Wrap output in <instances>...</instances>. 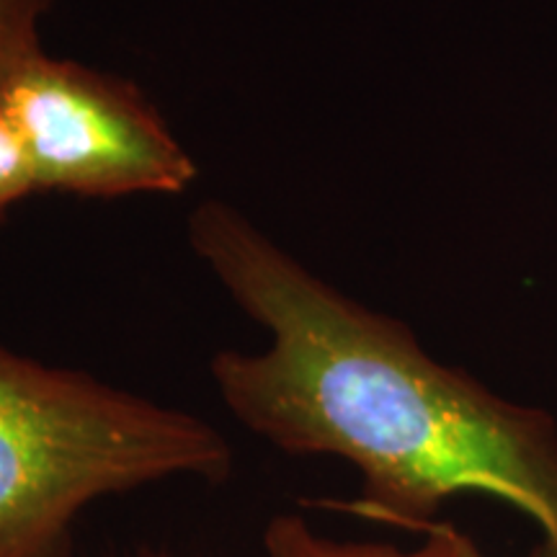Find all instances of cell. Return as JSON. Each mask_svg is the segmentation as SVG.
Instances as JSON below:
<instances>
[{
  "mask_svg": "<svg viewBox=\"0 0 557 557\" xmlns=\"http://www.w3.org/2000/svg\"><path fill=\"white\" fill-rule=\"evenodd\" d=\"M189 240L263 351L209 361L250 434L295 457H338L361 478L359 517L426 532L459 496L513 506L557 553V423L423 351L400 320L331 287L240 209L201 201Z\"/></svg>",
  "mask_w": 557,
  "mask_h": 557,
  "instance_id": "cell-1",
  "label": "cell"
},
{
  "mask_svg": "<svg viewBox=\"0 0 557 557\" xmlns=\"http://www.w3.org/2000/svg\"><path fill=\"white\" fill-rule=\"evenodd\" d=\"M230 472L233 447L205 418L0 346V557H73L99 500Z\"/></svg>",
  "mask_w": 557,
  "mask_h": 557,
  "instance_id": "cell-2",
  "label": "cell"
},
{
  "mask_svg": "<svg viewBox=\"0 0 557 557\" xmlns=\"http://www.w3.org/2000/svg\"><path fill=\"white\" fill-rule=\"evenodd\" d=\"M0 114L16 132L37 191L78 197L184 194L197 163L158 109L116 75L29 54L0 81Z\"/></svg>",
  "mask_w": 557,
  "mask_h": 557,
  "instance_id": "cell-3",
  "label": "cell"
},
{
  "mask_svg": "<svg viewBox=\"0 0 557 557\" xmlns=\"http://www.w3.org/2000/svg\"><path fill=\"white\" fill-rule=\"evenodd\" d=\"M423 534L416 547L336 540L312 527L305 513L278 511L263 527L261 545L263 557H480L475 540L451 521H436Z\"/></svg>",
  "mask_w": 557,
  "mask_h": 557,
  "instance_id": "cell-4",
  "label": "cell"
},
{
  "mask_svg": "<svg viewBox=\"0 0 557 557\" xmlns=\"http://www.w3.org/2000/svg\"><path fill=\"white\" fill-rule=\"evenodd\" d=\"M52 0H0V81L21 60L39 52V26Z\"/></svg>",
  "mask_w": 557,
  "mask_h": 557,
  "instance_id": "cell-5",
  "label": "cell"
},
{
  "mask_svg": "<svg viewBox=\"0 0 557 557\" xmlns=\"http://www.w3.org/2000/svg\"><path fill=\"white\" fill-rule=\"evenodd\" d=\"M29 194H37L32 165L26 160L24 148H21L16 132L0 114V222Z\"/></svg>",
  "mask_w": 557,
  "mask_h": 557,
  "instance_id": "cell-6",
  "label": "cell"
},
{
  "mask_svg": "<svg viewBox=\"0 0 557 557\" xmlns=\"http://www.w3.org/2000/svg\"><path fill=\"white\" fill-rule=\"evenodd\" d=\"M122 557H181V555L169 553V549H160V547H139L135 553L122 555Z\"/></svg>",
  "mask_w": 557,
  "mask_h": 557,
  "instance_id": "cell-7",
  "label": "cell"
},
{
  "mask_svg": "<svg viewBox=\"0 0 557 557\" xmlns=\"http://www.w3.org/2000/svg\"><path fill=\"white\" fill-rule=\"evenodd\" d=\"M480 557H483V555H480ZM524 557H557V553L547 545V542H540V545H534Z\"/></svg>",
  "mask_w": 557,
  "mask_h": 557,
  "instance_id": "cell-8",
  "label": "cell"
}]
</instances>
